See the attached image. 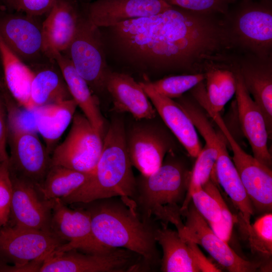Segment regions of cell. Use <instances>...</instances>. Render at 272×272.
Returning a JSON list of instances; mask_svg holds the SVG:
<instances>
[{
  "instance_id": "6da1fadb",
  "label": "cell",
  "mask_w": 272,
  "mask_h": 272,
  "mask_svg": "<svg viewBox=\"0 0 272 272\" xmlns=\"http://www.w3.org/2000/svg\"><path fill=\"white\" fill-rule=\"evenodd\" d=\"M99 28L107 60L151 81L191 73L202 51L198 23L188 11L175 6L157 15Z\"/></svg>"
},
{
  "instance_id": "7a4b0ae2",
  "label": "cell",
  "mask_w": 272,
  "mask_h": 272,
  "mask_svg": "<svg viewBox=\"0 0 272 272\" xmlns=\"http://www.w3.org/2000/svg\"><path fill=\"white\" fill-rule=\"evenodd\" d=\"M71 205L89 214L93 235L100 245L139 254L148 271L160 264L155 239L157 227L153 221L146 222L141 218L132 199L115 196Z\"/></svg>"
},
{
  "instance_id": "3957f363",
  "label": "cell",
  "mask_w": 272,
  "mask_h": 272,
  "mask_svg": "<svg viewBox=\"0 0 272 272\" xmlns=\"http://www.w3.org/2000/svg\"><path fill=\"white\" fill-rule=\"evenodd\" d=\"M121 114L114 112L112 115L94 170L84 184L60 199L65 204L87 203L115 196L133 199L136 178L126 145L125 120Z\"/></svg>"
},
{
  "instance_id": "277c9868",
  "label": "cell",
  "mask_w": 272,
  "mask_h": 272,
  "mask_svg": "<svg viewBox=\"0 0 272 272\" xmlns=\"http://www.w3.org/2000/svg\"><path fill=\"white\" fill-rule=\"evenodd\" d=\"M191 176L185 161L176 151L165 156L162 165L148 175L136 178V190L133 200L141 218L145 221L158 220L167 208H181L189 186Z\"/></svg>"
},
{
  "instance_id": "5b68a950",
  "label": "cell",
  "mask_w": 272,
  "mask_h": 272,
  "mask_svg": "<svg viewBox=\"0 0 272 272\" xmlns=\"http://www.w3.org/2000/svg\"><path fill=\"white\" fill-rule=\"evenodd\" d=\"M233 51L262 59L272 58V10L266 0L243 1L231 15L225 16Z\"/></svg>"
},
{
  "instance_id": "8992f818",
  "label": "cell",
  "mask_w": 272,
  "mask_h": 272,
  "mask_svg": "<svg viewBox=\"0 0 272 272\" xmlns=\"http://www.w3.org/2000/svg\"><path fill=\"white\" fill-rule=\"evenodd\" d=\"M65 243L49 232L7 224L0 227V271H37L43 262Z\"/></svg>"
},
{
  "instance_id": "52a82bcc",
  "label": "cell",
  "mask_w": 272,
  "mask_h": 272,
  "mask_svg": "<svg viewBox=\"0 0 272 272\" xmlns=\"http://www.w3.org/2000/svg\"><path fill=\"white\" fill-rule=\"evenodd\" d=\"M127 150L132 166L148 175L162 164L166 154L178 149L177 140L157 114L125 122Z\"/></svg>"
},
{
  "instance_id": "ba28073f",
  "label": "cell",
  "mask_w": 272,
  "mask_h": 272,
  "mask_svg": "<svg viewBox=\"0 0 272 272\" xmlns=\"http://www.w3.org/2000/svg\"><path fill=\"white\" fill-rule=\"evenodd\" d=\"M147 271L142 257L126 249L109 247L94 253L77 249L54 251L39 272H129Z\"/></svg>"
},
{
  "instance_id": "9c48e42d",
  "label": "cell",
  "mask_w": 272,
  "mask_h": 272,
  "mask_svg": "<svg viewBox=\"0 0 272 272\" xmlns=\"http://www.w3.org/2000/svg\"><path fill=\"white\" fill-rule=\"evenodd\" d=\"M65 51L76 71L96 96L107 93L106 82L111 70L99 27L86 17L80 16L75 34Z\"/></svg>"
},
{
  "instance_id": "30bf717a",
  "label": "cell",
  "mask_w": 272,
  "mask_h": 272,
  "mask_svg": "<svg viewBox=\"0 0 272 272\" xmlns=\"http://www.w3.org/2000/svg\"><path fill=\"white\" fill-rule=\"evenodd\" d=\"M103 144V138L84 114L76 112L67 136L51 154V166L92 173L100 157Z\"/></svg>"
},
{
  "instance_id": "8fae6325",
  "label": "cell",
  "mask_w": 272,
  "mask_h": 272,
  "mask_svg": "<svg viewBox=\"0 0 272 272\" xmlns=\"http://www.w3.org/2000/svg\"><path fill=\"white\" fill-rule=\"evenodd\" d=\"M208 114L213 119L229 144L233 162L253 209L259 213L272 209V171L255 158L248 154L233 137L220 113L210 109Z\"/></svg>"
},
{
  "instance_id": "7c38bea8",
  "label": "cell",
  "mask_w": 272,
  "mask_h": 272,
  "mask_svg": "<svg viewBox=\"0 0 272 272\" xmlns=\"http://www.w3.org/2000/svg\"><path fill=\"white\" fill-rule=\"evenodd\" d=\"M185 218L175 225L179 236L185 241L201 246L221 265L230 272L256 271L261 263L246 260L233 250L228 243L218 237L190 201L181 212Z\"/></svg>"
},
{
  "instance_id": "4fadbf2b",
  "label": "cell",
  "mask_w": 272,
  "mask_h": 272,
  "mask_svg": "<svg viewBox=\"0 0 272 272\" xmlns=\"http://www.w3.org/2000/svg\"><path fill=\"white\" fill-rule=\"evenodd\" d=\"M71 209L60 198L53 199L50 231L65 243L54 251L70 249L88 253L102 251L105 247L95 239L92 232L91 219L86 211L79 207Z\"/></svg>"
},
{
  "instance_id": "5bb4252c",
  "label": "cell",
  "mask_w": 272,
  "mask_h": 272,
  "mask_svg": "<svg viewBox=\"0 0 272 272\" xmlns=\"http://www.w3.org/2000/svg\"><path fill=\"white\" fill-rule=\"evenodd\" d=\"M10 175L12 195L8 224L50 232L53 199L44 198L33 183Z\"/></svg>"
},
{
  "instance_id": "9a60e30c",
  "label": "cell",
  "mask_w": 272,
  "mask_h": 272,
  "mask_svg": "<svg viewBox=\"0 0 272 272\" xmlns=\"http://www.w3.org/2000/svg\"><path fill=\"white\" fill-rule=\"evenodd\" d=\"M10 147V172L36 185L43 182L51 165V154L36 133L17 132L8 134Z\"/></svg>"
},
{
  "instance_id": "2e32d148",
  "label": "cell",
  "mask_w": 272,
  "mask_h": 272,
  "mask_svg": "<svg viewBox=\"0 0 272 272\" xmlns=\"http://www.w3.org/2000/svg\"><path fill=\"white\" fill-rule=\"evenodd\" d=\"M236 77V100L243 133L250 145L253 157L271 168L272 158L267 146L269 135L265 121L260 108L244 85L239 64Z\"/></svg>"
},
{
  "instance_id": "e0dca14e",
  "label": "cell",
  "mask_w": 272,
  "mask_h": 272,
  "mask_svg": "<svg viewBox=\"0 0 272 272\" xmlns=\"http://www.w3.org/2000/svg\"><path fill=\"white\" fill-rule=\"evenodd\" d=\"M150 81L145 78L139 83L165 124L189 155L196 158L202 147L191 119L176 101L156 92Z\"/></svg>"
},
{
  "instance_id": "ac0fdd59",
  "label": "cell",
  "mask_w": 272,
  "mask_h": 272,
  "mask_svg": "<svg viewBox=\"0 0 272 272\" xmlns=\"http://www.w3.org/2000/svg\"><path fill=\"white\" fill-rule=\"evenodd\" d=\"M171 5L164 0H96L88 6L86 17L99 28L161 13Z\"/></svg>"
},
{
  "instance_id": "d6986e66",
  "label": "cell",
  "mask_w": 272,
  "mask_h": 272,
  "mask_svg": "<svg viewBox=\"0 0 272 272\" xmlns=\"http://www.w3.org/2000/svg\"><path fill=\"white\" fill-rule=\"evenodd\" d=\"M7 14L0 16V36L22 59H30L43 52L42 25L32 16Z\"/></svg>"
},
{
  "instance_id": "ffe728a7",
  "label": "cell",
  "mask_w": 272,
  "mask_h": 272,
  "mask_svg": "<svg viewBox=\"0 0 272 272\" xmlns=\"http://www.w3.org/2000/svg\"><path fill=\"white\" fill-rule=\"evenodd\" d=\"M225 140L222 132H218L215 140L218 154L211 179L214 183L218 182L221 184L234 206L239 210L236 223L248 225L250 224L254 209L229 155Z\"/></svg>"
},
{
  "instance_id": "44dd1931",
  "label": "cell",
  "mask_w": 272,
  "mask_h": 272,
  "mask_svg": "<svg viewBox=\"0 0 272 272\" xmlns=\"http://www.w3.org/2000/svg\"><path fill=\"white\" fill-rule=\"evenodd\" d=\"M244 85L260 108L269 136L272 132V58L262 59L251 54H237Z\"/></svg>"
},
{
  "instance_id": "7402d4cb",
  "label": "cell",
  "mask_w": 272,
  "mask_h": 272,
  "mask_svg": "<svg viewBox=\"0 0 272 272\" xmlns=\"http://www.w3.org/2000/svg\"><path fill=\"white\" fill-rule=\"evenodd\" d=\"M106 89L111 97L114 112L128 113L135 119L150 118L158 114L139 82L129 74L111 71Z\"/></svg>"
},
{
  "instance_id": "603a6c76",
  "label": "cell",
  "mask_w": 272,
  "mask_h": 272,
  "mask_svg": "<svg viewBox=\"0 0 272 272\" xmlns=\"http://www.w3.org/2000/svg\"><path fill=\"white\" fill-rule=\"evenodd\" d=\"M42 24L43 49L49 57L65 52L75 34L80 17L69 0H57Z\"/></svg>"
},
{
  "instance_id": "cb8c5ba5",
  "label": "cell",
  "mask_w": 272,
  "mask_h": 272,
  "mask_svg": "<svg viewBox=\"0 0 272 272\" xmlns=\"http://www.w3.org/2000/svg\"><path fill=\"white\" fill-rule=\"evenodd\" d=\"M237 54L232 53L209 61L205 65L206 94L211 108L220 112L235 94Z\"/></svg>"
},
{
  "instance_id": "d4e9b609",
  "label": "cell",
  "mask_w": 272,
  "mask_h": 272,
  "mask_svg": "<svg viewBox=\"0 0 272 272\" xmlns=\"http://www.w3.org/2000/svg\"><path fill=\"white\" fill-rule=\"evenodd\" d=\"M49 58L54 60L58 65L72 98L103 139L108 127L100 110L99 98L92 93L86 81L78 73L66 55L55 52Z\"/></svg>"
},
{
  "instance_id": "484cf974",
  "label": "cell",
  "mask_w": 272,
  "mask_h": 272,
  "mask_svg": "<svg viewBox=\"0 0 272 272\" xmlns=\"http://www.w3.org/2000/svg\"><path fill=\"white\" fill-rule=\"evenodd\" d=\"M0 57L8 91L20 105L33 110L35 108L31 100L30 90L35 72L7 46L1 36Z\"/></svg>"
},
{
  "instance_id": "4316f807",
  "label": "cell",
  "mask_w": 272,
  "mask_h": 272,
  "mask_svg": "<svg viewBox=\"0 0 272 272\" xmlns=\"http://www.w3.org/2000/svg\"><path fill=\"white\" fill-rule=\"evenodd\" d=\"M77 107L76 102L72 99L34 109L37 132L43 138L51 155L58 141L72 121Z\"/></svg>"
},
{
  "instance_id": "83f0119b",
  "label": "cell",
  "mask_w": 272,
  "mask_h": 272,
  "mask_svg": "<svg viewBox=\"0 0 272 272\" xmlns=\"http://www.w3.org/2000/svg\"><path fill=\"white\" fill-rule=\"evenodd\" d=\"M157 243L161 246L163 256L160 261L163 272H199L188 243L178 232L168 228L162 223L155 233Z\"/></svg>"
},
{
  "instance_id": "f1b7e54d",
  "label": "cell",
  "mask_w": 272,
  "mask_h": 272,
  "mask_svg": "<svg viewBox=\"0 0 272 272\" xmlns=\"http://www.w3.org/2000/svg\"><path fill=\"white\" fill-rule=\"evenodd\" d=\"M91 174L61 166L51 165L42 183L36 186L46 199H61L84 184Z\"/></svg>"
},
{
  "instance_id": "f546056e",
  "label": "cell",
  "mask_w": 272,
  "mask_h": 272,
  "mask_svg": "<svg viewBox=\"0 0 272 272\" xmlns=\"http://www.w3.org/2000/svg\"><path fill=\"white\" fill-rule=\"evenodd\" d=\"M30 97L35 108L73 99L61 74L49 69L35 73Z\"/></svg>"
},
{
  "instance_id": "4dcf8cb0",
  "label": "cell",
  "mask_w": 272,
  "mask_h": 272,
  "mask_svg": "<svg viewBox=\"0 0 272 272\" xmlns=\"http://www.w3.org/2000/svg\"><path fill=\"white\" fill-rule=\"evenodd\" d=\"M246 235L252 253L264 258L272 255V214L264 213L255 222L248 225H239Z\"/></svg>"
},
{
  "instance_id": "1f68e13d",
  "label": "cell",
  "mask_w": 272,
  "mask_h": 272,
  "mask_svg": "<svg viewBox=\"0 0 272 272\" xmlns=\"http://www.w3.org/2000/svg\"><path fill=\"white\" fill-rule=\"evenodd\" d=\"M215 133L214 136V144L206 143L196 157L194 167L191 171L187 192L180 208L181 212L185 210L188 206L193 191L202 187L211 179L218 154V150L214 143Z\"/></svg>"
},
{
  "instance_id": "d6a6232c",
  "label": "cell",
  "mask_w": 272,
  "mask_h": 272,
  "mask_svg": "<svg viewBox=\"0 0 272 272\" xmlns=\"http://www.w3.org/2000/svg\"><path fill=\"white\" fill-rule=\"evenodd\" d=\"M7 114L8 134L17 132L37 133L34 111L20 105L10 94L5 86L0 84Z\"/></svg>"
},
{
  "instance_id": "836d02e7",
  "label": "cell",
  "mask_w": 272,
  "mask_h": 272,
  "mask_svg": "<svg viewBox=\"0 0 272 272\" xmlns=\"http://www.w3.org/2000/svg\"><path fill=\"white\" fill-rule=\"evenodd\" d=\"M203 81L205 74L201 73L168 76L157 80H150V83L156 92L173 99L180 97Z\"/></svg>"
},
{
  "instance_id": "e575fe53",
  "label": "cell",
  "mask_w": 272,
  "mask_h": 272,
  "mask_svg": "<svg viewBox=\"0 0 272 272\" xmlns=\"http://www.w3.org/2000/svg\"><path fill=\"white\" fill-rule=\"evenodd\" d=\"M202 188L218 201L221 210V218L220 221L209 225L218 237L228 243L231 238L234 224L236 222V216L230 212L216 184L211 179Z\"/></svg>"
},
{
  "instance_id": "d590c367",
  "label": "cell",
  "mask_w": 272,
  "mask_h": 272,
  "mask_svg": "<svg viewBox=\"0 0 272 272\" xmlns=\"http://www.w3.org/2000/svg\"><path fill=\"white\" fill-rule=\"evenodd\" d=\"M190 198L196 209L209 225L216 223L220 221L221 210L219 203L202 187L194 190Z\"/></svg>"
},
{
  "instance_id": "8d00e7d4",
  "label": "cell",
  "mask_w": 272,
  "mask_h": 272,
  "mask_svg": "<svg viewBox=\"0 0 272 272\" xmlns=\"http://www.w3.org/2000/svg\"><path fill=\"white\" fill-rule=\"evenodd\" d=\"M171 6L186 10L206 13H229V6L236 0H164Z\"/></svg>"
},
{
  "instance_id": "74e56055",
  "label": "cell",
  "mask_w": 272,
  "mask_h": 272,
  "mask_svg": "<svg viewBox=\"0 0 272 272\" xmlns=\"http://www.w3.org/2000/svg\"><path fill=\"white\" fill-rule=\"evenodd\" d=\"M12 195V183L8 159L0 164V227L9 222Z\"/></svg>"
},
{
  "instance_id": "f35d334b",
  "label": "cell",
  "mask_w": 272,
  "mask_h": 272,
  "mask_svg": "<svg viewBox=\"0 0 272 272\" xmlns=\"http://www.w3.org/2000/svg\"><path fill=\"white\" fill-rule=\"evenodd\" d=\"M57 0H11L10 8L32 16L48 13Z\"/></svg>"
},
{
  "instance_id": "ab89813d",
  "label": "cell",
  "mask_w": 272,
  "mask_h": 272,
  "mask_svg": "<svg viewBox=\"0 0 272 272\" xmlns=\"http://www.w3.org/2000/svg\"><path fill=\"white\" fill-rule=\"evenodd\" d=\"M192 253L194 260L200 271L202 272H219L221 269L210 261L198 248L197 244L191 242L186 241Z\"/></svg>"
},
{
  "instance_id": "60d3db41",
  "label": "cell",
  "mask_w": 272,
  "mask_h": 272,
  "mask_svg": "<svg viewBox=\"0 0 272 272\" xmlns=\"http://www.w3.org/2000/svg\"><path fill=\"white\" fill-rule=\"evenodd\" d=\"M8 142V128L6 111L4 101L0 92V156L8 159L7 151Z\"/></svg>"
},
{
  "instance_id": "b9f144b4",
  "label": "cell",
  "mask_w": 272,
  "mask_h": 272,
  "mask_svg": "<svg viewBox=\"0 0 272 272\" xmlns=\"http://www.w3.org/2000/svg\"><path fill=\"white\" fill-rule=\"evenodd\" d=\"M11 0H0V4L3 5V7H10V5Z\"/></svg>"
},
{
  "instance_id": "7bdbcfd3",
  "label": "cell",
  "mask_w": 272,
  "mask_h": 272,
  "mask_svg": "<svg viewBox=\"0 0 272 272\" xmlns=\"http://www.w3.org/2000/svg\"><path fill=\"white\" fill-rule=\"evenodd\" d=\"M6 160H8V159H4V158H3L2 157L0 156V164Z\"/></svg>"
},
{
  "instance_id": "ee69618b",
  "label": "cell",
  "mask_w": 272,
  "mask_h": 272,
  "mask_svg": "<svg viewBox=\"0 0 272 272\" xmlns=\"http://www.w3.org/2000/svg\"><path fill=\"white\" fill-rule=\"evenodd\" d=\"M243 1H253V0H243Z\"/></svg>"
}]
</instances>
